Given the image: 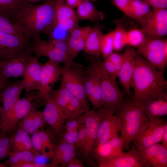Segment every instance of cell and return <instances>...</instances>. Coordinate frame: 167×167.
Instances as JSON below:
<instances>
[{"mask_svg":"<svg viewBox=\"0 0 167 167\" xmlns=\"http://www.w3.org/2000/svg\"><path fill=\"white\" fill-rule=\"evenodd\" d=\"M86 59L92 63L99 76L103 106L116 113L124 100V93L116 84V81L105 70L100 56L89 55Z\"/></svg>","mask_w":167,"mask_h":167,"instance_id":"obj_4","label":"cell"},{"mask_svg":"<svg viewBox=\"0 0 167 167\" xmlns=\"http://www.w3.org/2000/svg\"><path fill=\"white\" fill-rule=\"evenodd\" d=\"M36 156L30 151H12L6 162L10 167H16L20 164L34 161Z\"/></svg>","mask_w":167,"mask_h":167,"instance_id":"obj_35","label":"cell"},{"mask_svg":"<svg viewBox=\"0 0 167 167\" xmlns=\"http://www.w3.org/2000/svg\"><path fill=\"white\" fill-rule=\"evenodd\" d=\"M70 32L62 28L55 22L48 34L50 40L61 41H66Z\"/></svg>","mask_w":167,"mask_h":167,"instance_id":"obj_42","label":"cell"},{"mask_svg":"<svg viewBox=\"0 0 167 167\" xmlns=\"http://www.w3.org/2000/svg\"><path fill=\"white\" fill-rule=\"evenodd\" d=\"M147 2L152 8L166 9L167 0H143Z\"/></svg>","mask_w":167,"mask_h":167,"instance_id":"obj_50","label":"cell"},{"mask_svg":"<svg viewBox=\"0 0 167 167\" xmlns=\"http://www.w3.org/2000/svg\"><path fill=\"white\" fill-rule=\"evenodd\" d=\"M115 114L121 122L120 131L124 141L123 151H127L139 129L149 119L142 103L129 97L125 98Z\"/></svg>","mask_w":167,"mask_h":167,"instance_id":"obj_3","label":"cell"},{"mask_svg":"<svg viewBox=\"0 0 167 167\" xmlns=\"http://www.w3.org/2000/svg\"><path fill=\"white\" fill-rule=\"evenodd\" d=\"M106 58H107L114 64L122 63V54H118L113 52Z\"/></svg>","mask_w":167,"mask_h":167,"instance_id":"obj_51","label":"cell"},{"mask_svg":"<svg viewBox=\"0 0 167 167\" xmlns=\"http://www.w3.org/2000/svg\"><path fill=\"white\" fill-rule=\"evenodd\" d=\"M55 8L56 21L78 17L74 9L68 6L64 0H55Z\"/></svg>","mask_w":167,"mask_h":167,"instance_id":"obj_37","label":"cell"},{"mask_svg":"<svg viewBox=\"0 0 167 167\" xmlns=\"http://www.w3.org/2000/svg\"><path fill=\"white\" fill-rule=\"evenodd\" d=\"M23 89L21 80L12 83L1 91L0 97L3 105L0 106V117L9 111L20 99V95Z\"/></svg>","mask_w":167,"mask_h":167,"instance_id":"obj_25","label":"cell"},{"mask_svg":"<svg viewBox=\"0 0 167 167\" xmlns=\"http://www.w3.org/2000/svg\"><path fill=\"white\" fill-rule=\"evenodd\" d=\"M0 32L19 36L28 39L19 25L1 15H0Z\"/></svg>","mask_w":167,"mask_h":167,"instance_id":"obj_36","label":"cell"},{"mask_svg":"<svg viewBox=\"0 0 167 167\" xmlns=\"http://www.w3.org/2000/svg\"><path fill=\"white\" fill-rule=\"evenodd\" d=\"M138 150L148 167H167V148L160 143Z\"/></svg>","mask_w":167,"mask_h":167,"instance_id":"obj_21","label":"cell"},{"mask_svg":"<svg viewBox=\"0 0 167 167\" xmlns=\"http://www.w3.org/2000/svg\"><path fill=\"white\" fill-rule=\"evenodd\" d=\"M133 18L139 23L149 18L152 15L151 6L143 0H130Z\"/></svg>","mask_w":167,"mask_h":167,"instance_id":"obj_31","label":"cell"},{"mask_svg":"<svg viewBox=\"0 0 167 167\" xmlns=\"http://www.w3.org/2000/svg\"></svg>","mask_w":167,"mask_h":167,"instance_id":"obj_59","label":"cell"},{"mask_svg":"<svg viewBox=\"0 0 167 167\" xmlns=\"http://www.w3.org/2000/svg\"><path fill=\"white\" fill-rule=\"evenodd\" d=\"M83 114L77 117L67 118L61 133L78 131L84 124Z\"/></svg>","mask_w":167,"mask_h":167,"instance_id":"obj_41","label":"cell"},{"mask_svg":"<svg viewBox=\"0 0 167 167\" xmlns=\"http://www.w3.org/2000/svg\"><path fill=\"white\" fill-rule=\"evenodd\" d=\"M36 56H30L28 59L23 79L21 80L27 94L30 91H39L42 65Z\"/></svg>","mask_w":167,"mask_h":167,"instance_id":"obj_19","label":"cell"},{"mask_svg":"<svg viewBox=\"0 0 167 167\" xmlns=\"http://www.w3.org/2000/svg\"><path fill=\"white\" fill-rule=\"evenodd\" d=\"M112 3L126 15L133 18L130 0H112Z\"/></svg>","mask_w":167,"mask_h":167,"instance_id":"obj_46","label":"cell"},{"mask_svg":"<svg viewBox=\"0 0 167 167\" xmlns=\"http://www.w3.org/2000/svg\"><path fill=\"white\" fill-rule=\"evenodd\" d=\"M149 119L161 118L167 114L166 91L142 102Z\"/></svg>","mask_w":167,"mask_h":167,"instance_id":"obj_23","label":"cell"},{"mask_svg":"<svg viewBox=\"0 0 167 167\" xmlns=\"http://www.w3.org/2000/svg\"><path fill=\"white\" fill-rule=\"evenodd\" d=\"M92 28L89 26H78L70 32L66 42L69 54L72 59H74L80 51L83 50L87 37Z\"/></svg>","mask_w":167,"mask_h":167,"instance_id":"obj_24","label":"cell"},{"mask_svg":"<svg viewBox=\"0 0 167 167\" xmlns=\"http://www.w3.org/2000/svg\"><path fill=\"white\" fill-rule=\"evenodd\" d=\"M26 3L24 0H0V15L12 21L18 10Z\"/></svg>","mask_w":167,"mask_h":167,"instance_id":"obj_34","label":"cell"},{"mask_svg":"<svg viewBox=\"0 0 167 167\" xmlns=\"http://www.w3.org/2000/svg\"><path fill=\"white\" fill-rule=\"evenodd\" d=\"M103 64L106 72L113 79L116 81L118 75L115 65L107 58H104Z\"/></svg>","mask_w":167,"mask_h":167,"instance_id":"obj_48","label":"cell"},{"mask_svg":"<svg viewBox=\"0 0 167 167\" xmlns=\"http://www.w3.org/2000/svg\"><path fill=\"white\" fill-rule=\"evenodd\" d=\"M62 71V67L50 59L43 64L40 89L37 94L32 96L33 100L40 102L50 95L52 92L53 86L60 80Z\"/></svg>","mask_w":167,"mask_h":167,"instance_id":"obj_11","label":"cell"},{"mask_svg":"<svg viewBox=\"0 0 167 167\" xmlns=\"http://www.w3.org/2000/svg\"><path fill=\"white\" fill-rule=\"evenodd\" d=\"M103 35L101 29L99 26L92 28L87 37L83 51L89 55L100 56Z\"/></svg>","mask_w":167,"mask_h":167,"instance_id":"obj_28","label":"cell"},{"mask_svg":"<svg viewBox=\"0 0 167 167\" xmlns=\"http://www.w3.org/2000/svg\"></svg>","mask_w":167,"mask_h":167,"instance_id":"obj_60","label":"cell"},{"mask_svg":"<svg viewBox=\"0 0 167 167\" xmlns=\"http://www.w3.org/2000/svg\"><path fill=\"white\" fill-rule=\"evenodd\" d=\"M32 96L20 99L12 108L0 117V129L5 134L13 131L19 121L34 107Z\"/></svg>","mask_w":167,"mask_h":167,"instance_id":"obj_10","label":"cell"},{"mask_svg":"<svg viewBox=\"0 0 167 167\" xmlns=\"http://www.w3.org/2000/svg\"><path fill=\"white\" fill-rule=\"evenodd\" d=\"M83 68L62 67L61 84L80 101L86 112L90 110L84 88L85 71Z\"/></svg>","mask_w":167,"mask_h":167,"instance_id":"obj_6","label":"cell"},{"mask_svg":"<svg viewBox=\"0 0 167 167\" xmlns=\"http://www.w3.org/2000/svg\"><path fill=\"white\" fill-rule=\"evenodd\" d=\"M12 83L3 81L0 78V91L9 86Z\"/></svg>","mask_w":167,"mask_h":167,"instance_id":"obj_55","label":"cell"},{"mask_svg":"<svg viewBox=\"0 0 167 167\" xmlns=\"http://www.w3.org/2000/svg\"><path fill=\"white\" fill-rule=\"evenodd\" d=\"M82 0H65L66 3L73 9L77 7Z\"/></svg>","mask_w":167,"mask_h":167,"instance_id":"obj_54","label":"cell"},{"mask_svg":"<svg viewBox=\"0 0 167 167\" xmlns=\"http://www.w3.org/2000/svg\"><path fill=\"white\" fill-rule=\"evenodd\" d=\"M40 138L42 142L43 148L45 151L48 148V152L50 155H51L54 148L55 143L53 141L54 136L56 135L53 130L51 131L49 130H46L44 128L39 130Z\"/></svg>","mask_w":167,"mask_h":167,"instance_id":"obj_39","label":"cell"},{"mask_svg":"<svg viewBox=\"0 0 167 167\" xmlns=\"http://www.w3.org/2000/svg\"><path fill=\"white\" fill-rule=\"evenodd\" d=\"M167 87L164 72L137 54L134 60V70L131 83V88L134 90L132 98L143 102L166 91Z\"/></svg>","mask_w":167,"mask_h":167,"instance_id":"obj_1","label":"cell"},{"mask_svg":"<svg viewBox=\"0 0 167 167\" xmlns=\"http://www.w3.org/2000/svg\"><path fill=\"white\" fill-rule=\"evenodd\" d=\"M165 122L162 118L149 119L133 139L134 145L141 150L160 143Z\"/></svg>","mask_w":167,"mask_h":167,"instance_id":"obj_8","label":"cell"},{"mask_svg":"<svg viewBox=\"0 0 167 167\" xmlns=\"http://www.w3.org/2000/svg\"><path fill=\"white\" fill-rule=\"evenodd\" d=\"M106 108L102 106L96 110H89L83 114L86 131L85 145L80 151L84 160L91 162L92 153L97 139L101 120Z\"/></svg>","mask_w":167,"mask_h":167,"instance_id":"obj_7","label":"cell"},{"mask_svg":"<svg viewBox=\"0 0 167 167\" xmlns=\"http://www.w3.org/2000/svg\"><path fill=\"white\" fill-rule=\"evenodd\" d=\"M124 141L118 135L103 143L99 144L93 148L92 159L96 160L114 157L123 151Z\"/></svg>","mask_w":167,"mask_h":167,"instance_id":"obj_22","label":"cell"},{"mask_svg":"<svg viewBox=\"0 0 167 167\" xmlns=\"http://www.w3.org/2000/svg\"><path fill=\"white\" fill-rule=\"evenodd\" d=\"M122 55V66L118 77L126 93L130 96L131 94V83L134 70V60L137 54L133 48L127 45Z\"/></svg>","mask_w":167,"mask_h":167,"instance_id":"obj_20","label":"cell"},{"mask_svg":"<svg viewBox=\"0 0 167 167\" xmlns=\"http://www.w3.org/2000/svg\"><path fill=\"white\" fill-rule=\"evenodd\" d=\"M55 5V0L37 5L26 3L12 21L19 25L28 39L41 33L48 34L56 22Z\"/></svg>","mask_w":167,"mask_h":167,"instance_id":"obj_2","label":"cell"},{"mask_svg":"<svg viewBox=\"0 0 167 167\" xmlns=\"http://www.w3.org/2000/svg\"><path fill=\"white\" fill-rule=\"evenodd\" d=\"M46 124L42 111H39L34 107L19 122L18 127L32 135L44 128Z\"/></svg>","mask_w":167,"mask_h":167,"instance_id":"obj_27","label":"cell"},{"mask_svg":"<svg viewBox=\"0 0 167 167\" xmlns=\"http://www.w3.org/2000/svg\"><path fill=\"white\" fill-rule=\"evenodd\" d=\"M165 40L146 36L137 52V54L141 55L151 65L163 72L167 64V55L164 50Z\"/></svg>","mask_w":167,"mask_h":167,"instance_id":"obj_9","label":"cell"},{"mask_svg":"<svg viewBox=\"0 0 167 167\" xmlns=\"http://www.w3.org/2000/svg\"><path fill=\"white\" fill-rule=\"evenodd\" d=\"M121 122L120 119L112 110L106 108L101 120L94 147L103 143L118 135Z\"/></svg>","mask_w":167,"mask_h":167,"instance_id":"obj_16","label":"cell"},{"mask_svg":"<svg viewBox=\"0 0 167 167\" xmlns=\"http://www.w3.org/2000/svg\"><path fill=\"white\" fill-rule=\"evenodd\" d=\"M32 38V41L30 49L37 58L45 56L57 63H64V66L68 68L83 66L74 62L70 57L66 41H45L40 38L39 35H36Z\"/></svg>","mask_w":167,"mask_h":167,"instance_id":"obj_5","label":"cell"},{"mask_svg":"<svg viewBox=\"0 0 167 167\" xmlns=\"http://www.w3.org/2000/svg\"><path fill=\"white\" fill-rule=\"evenodd\" d=\"M8 165L7 162L4 163H2L0 161V167H7Z\"/></svg>","mask_w":167,"mask_h":167,"instance_id":"obj_56","label":"cell"},{"mask_svg":"<svg viewBox=\"0 0 167 167\" xmlns=\"http://www.w3.org/2000/svg\"><path fill=\"white\" fill-rule=\"evenodd\" d=\"M12 151L10 137L0 132V161L9 156Z\"/></svg>","mask_w":167,"mask_h":167,"instance_id":"obj_43","label":"cell"},{"mask_svg":"<svg viewBox=\"0 0 167 167\" xmlns=\"http://www.w3.org/2000/svg\"><path fill=\"white\" fill-rule=\"evenodd\" d=\"M28 40L24 37L0 32V59L11 60L29 49Z\"/></svg>","mask_w":167,"mask_h":167,"instance_id":"obj_12","label":"cell"},{"mask_svg":"<svg viewBox=\"0 0 167 167\" xmlns=\"http://www.w3.org/2000/svg\"><path fill=\"white\" fill-rule=\"evenodd\" d=\"M63 110L67 118L79 117L85 112L80 101L63 86L50 94Z\"/></svg>","mask_w":167,"mask_h":167,"instance_id":"obj_14","label":"cell"},{"mask_svg":"<svg viewBox=\"0 0 167 167\" xmlns=\"http://www.w3.org/2000/svg\"><path fill=\"white\" fill-rule=\"evenodd\" d=\"M31 138L33 148L36 153H42L44 156H48V152L43 148L39 131L33 133Z\"/></svg>","mask_w":167,"mask_h":167,"instance_id":"obj_45","label":"cell"},{"mask_svg":"<svg viewBox=\"0 0 167 167\" xmlns=\"http://www.w3.org/2000/svg\"><path fill=\"white\" fill-rule=\"evenodd\" d=\"M161 144L167 148V123L165 122L161 140Z\"/></svg>","mask_w":167,"mask_h":167,"instance_id":"obj_53","label":"cell"},{"mask_svg":"<svg viewBox=\"0 0 167 167\" xmlns=\"http://www.w3.org/2000/svg\"><path fill=\"white\" fill-rule=\"evenodd\" d=\"M92 0V1H95V0Z\"/></svg>","mask_w":167,"mask_h":167,"instance_id":"obj_58","label":"cell"},{"mask_svg":"<svg viewBox=\"0 0 167 167\" xmlns=\"http://www.w3.org/2000/svg\"><path fill=\"white\" fill-rule=\"evenodd\" d=\"M76 148L72 144L60 141L55 143L51 158L54 167H66L76 156Z\"/></svg>","mask_w":167,"mask_h":167,"instance_id":"obj_26","label":"cell"},{"mask_svg":"<svg viewBox=\"0 0 167 167\" xmlns=\"http://www.w3.org/2000/svg\"><path fill=\"white\" fill-rule=\"evenodd\" d=\"M116 27L113 31V50L118 52L127 45V32L121 19L115 21Z\"/></svg>","mask_w":167,"mask_h":167,"instance_id":"obj_32","label":"cell"},{"mask_svg":"<svg viewBox=\"0 0 167 167\" xmlns=\"http://www.w3.org/2000/svg\"><path fill=\"white\" fill-rule=\"evenodd\" d=\"M10 138L12 151L28 150L38 155L33 148L29 134L25 131L18 128L16 132Z\"/></svg>","mask_w":167,"mask_h":167,"instance_id":"obj_29","label":"cell"},{"mask_svg":"<svg viewBox=\"0 0 167 167\" xmlns=\"http://www.w3.org/2000/svg\"><path fill=\"white\" fill-rule=\"evenodd\" d=\"M113 31L103 35L100 45V52L103 58L113 52Z\"/></svg>","mask_w":167,"mask_h":167,"instance_id":"obj_40","label":"cell"},{"mask_svg":"<svg viewBox=\"0 0 167 167\" xmlns=\"http://www.w3.org/2000/svg\"><path fill=\"white\" fill-rule=\"evenodd\" d=\"M32 51L30 49L9 60L2 61L0 78L4 81L11 77H23L27 63Z\"/></svg>","mask_w":167,"mask_h":167,"instance_id":"obj_18","label":"cell"},{"mask_svg":"<svg viewBox=\"0 0 167 167\" xmlns=\"http://www.w3.org/2000/svg\"><path fill=\"white\" fill-rule=\"evenodd\" d=\"M78 18H72L56 21V23L64 29L70 32L78 26Z\"/></svg>","mask_w":167,"mask_h":167,"instance_id":"obj_47","label":"cell"},{"mask_svg":"<svg viewBox=\"0 0 167 167\" xmlns=\"http://www.w3.org/2000/svg\"><path fill=\"white\" fill-rule=\"evenodd\" d=\"M96 161L99 167H148L134 145L126 152L122 151L114 157Z\"/></svg>","mask_w":167,"mask_h":167,"instance_id":"obj_15","label":"cell"},{"mask_svg":"<svg viewBox=\"0 0 167 167\" xmlns=\"http://www.w3.org/2000/svg\"><path fill=\"white\" fill-rule=\"evenodd\" d=\"M44 99L45 107L42 111L44 118L58 137L62 131L67 117L50 94Z\"/></svg>","mask_w":167,"mask_h":167,"instance_id":"obj_17","label":"cell"},{"mask_svg":"<svg viewBox=\"0 0 167 167\" xmlns=\"http://www.w3.org/2000/svg\"><path fill=\"white\" fill-rule=\"evenodd\" d=\"M127 45L139 47L144 41L146 36L141 29H132L127 32Z\"/></svg>","mask_w":167,"mask_h":167,"instance_id":"obj_38","label":"cell"},{"mask_svg":"<svg viewBox=\"0 0 167 167\" xmlns=\"http://www.w3.org/2000/svg\"><path fill=\"white\" fill-rule=\"evenodd\" d=\"M77 7V15L80 19L95 21L104 18V14L98 11L88 0H82Z\"/></svg>","mask_w":167,"mask_h":167,"instance_id":"obj_30","label":"cell"},{"mask_svg":"<svg viewBox=\"0 0 167 167\" xmlns=\"http://www.w3.org/2000/svg\"><path fill=\"white\" fill-rule=\"evenodd\" d=\"M2 62H3V61L1 60L0 59V71L1 68V66H2Z\"/></svg>","mask_w":167,"mask_h":167,"instance_id":"obj_57","label":"cell"},{"mask_svg":"<svg viewBox=\"0 0 167 167\" xmlns=\"http://www.w3.org/2000/svg\"><path fill=\"white\" fill-rule=\"evenodd\" d=\"M78 133L77 148L81 151L84 148L86 142V131L84 124L79 129Z\"/></svg>","mask_w":167,"mask_h":167,"instance_id":"obj_49","label":"cell"},{"mask_svg":"<svg viewBox=\"0 0 167 167\" xmlns=\"http://www.w3.org/2000/svg\"><path fill=\"white\" fill-rule=\"evenodd\" d=\"M78 131H72L61 133L58 137L59 141L74 146L76 149L77 148L78 142Z\"/></svg>","mask_w":167,"mask_h":167,"instance_id":"obj_44","label":"cell"},{"mask_svg":"<svg viewBox=\"0 0 167 167\" xmlns=\"http://www.w3.org/2000/svg\"><path fill=\"white\" fill-rule=\"evenodd\" d=\"M67 167H84L83 162L78 158L76 156L74 157L66 166Z\"/></svg>","mask_w":167,"mask_h":167,"instance_id":"obj_52","label":"cell"},{"mask_svg":"<svg viewBox=\"0 0 167 167\" xmlns=\"http://www.w3.org/2000/svg\"><path fill=\"white\" fill-rule=\"evenodd\" d=\"M151 16L140 23L141 30L146 36L161 38L167 33V10L152 8Z\"/></svg>","mask_w":167,"mask_h":167,"instance_id":"obj_13","label":"cell"},{"mask_svg":"<svg viewBox=\"0 0 167 167\" xmlns=\"http://www.w3.org/2000/svg\"><path fill=\"white\" fill-rule=\"evenodd\" d=\"M89 66L92 70L94 75V81L93 90L88 100L89 101L93 108L97 109L103 106L102 92L100 81L92 63L90 62Z\"/></svg>","mask_w":167,"mask_h":167,"instance_id":"obj_33","label":"cell"}]
</instances>
